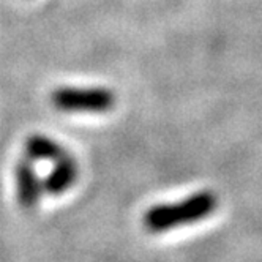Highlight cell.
<instances>
[{
	"label": "cell",
	"instance_id": "3957f363",
	"mask_svg": "<svg viewBox=\"0 0 262 262\" xmlns=\"http://www.w3.org/2000/svg\"><path fill=\"white\" fill-rule=\"evenodd\" d=\"M16 186H17V199L24 209H33L38 205L43 183L36 174L35 167L32 166L30 158H23L16 164Z\"/></svg>",
	"mask_w": 262,
	"mask_h": 262
},
{
	"label": "cell",
	"instance_id": "7a4b0ae2",
	"mask_svg": "<svg viewBox=\"0 0 262 262\" xmlns=\"http://www.w3.org/2000/svg\"><path fill=\"white\" fill-rule=\"evenodd\" d=\"M51 103L63 112L103 114L114 107L116 95L104 87H60L51 93Z\"/></svg>",
	"mask_w": 262,
	"mask_h": 262
},
{
	"label": "cell",
	"instance_id": "5b68a950",
	"mask_svg": "<svg viewBox=\"0 0 262 262\" xmlns=\"http://www.w3.org/2000/svg\"><path fill=\"white\" fill-rule=\"evenodd\" d=\"M24 150H26V157L30 158L32 161L43 160V161L55 163L70 155L63 145H60L57 141H54L45 135H32L30 138H27L24 144Z\"/></svg>",
	"mask_w": 262,
	"mask_h": 262
},
{
	"label": "cell",
	"instance_id": "6da1fadb",
	"mask_svg": "<svg viewBox=\"0 0 262 262\" xmlns=\"http://www.w3.org/2000/svg\"><path fill=\"white\" fill-rule=\"evenodd\" d=\"M218 207V196L213 191H198L176 204H160L144 215V226L150 232L171 231L185 224L207 218Z\"/></svg>",
	"mask_w": 262,
	"mask_h": 262
},
{
	"label": "cell",
	"instance_id": "277c9868",
	"mask_svg": "<svg viewBox=\"0 0 262 262\" xmlns=\"http://www.w3.org/2000/svg\"><path fill=\"white\" fill-rule=\"evenodd\" d=\"M79 167L78 163L71 155L54 163V169L51 174L43 180V190L49 194H62L68 188H71L73 183L78 180Z\"/></svg>",
	"mask_w": 262,
	"mask_h": 262
}]
</instances>
